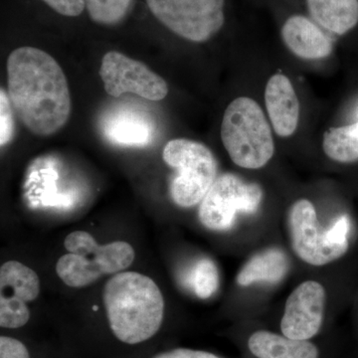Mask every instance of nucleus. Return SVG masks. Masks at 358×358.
<instances>
[{
  "mask_svg": "<svg viewBox=\"0 0 358 358\" xmlns=\"http://www.w3.org/2000/svg\"><path fill=\"white\" fill-rule=\"evenodd\" d=\"M326 308V289L315 281L299 285L289 294L281 322L284 336L308 341L319 334Z\"/></svg>",
  "mask_w": 358,
  "mask_h": 358,
  "instance_id": "9d476101",
  "label": "nucleus"
},
{
  "mask_svg": "<svg viewBox=\"0 0 358 358\" xmlns=\"http://www.w3.org/2000/svg\"><path fill=\"white\" fill-rule=\"evenodd\" d=\"M167 166L178 171L169 193L178 206L190 208L200 203L217 178V160L203 143L187 138L169 141L162 152Z\"/></svg>",
  "mask_w": 358,
  "mask_h": 358,
  "instance_id": "39448f33",
  "label": "nucleus"
},
{
  "mask_svg": "<svg viewBox=\"0 0 358 358\" xmlns=\"http://www.w3.org/2000/svg\"><path fill=\"white\" fill-rule=\"evenodd\" d=\"M6 71L11 106L28 131L49 136L67 124L72 107L69 85L50 54L18 47L7 59Z\"/></svg>",
  "mask_w": 358,
  "mask_h": 358,
  "instance_id": "f257e3e1",
  "label": "nucleus"
},
{
  "mask_svg": "<svg viewBox=\"0 0 358 358\" xmlns=\"http://www.w3.org/2000/svg\"><path fill=\"white\" fill-rule=\"evenodd\" d=\"M106 92L110 96H120L124 94H134L145 100H164L169 94L166 80L145 63L134 60L117 51L105 54L100 67Z\"/></svg>",
  "mask_w": 358,
  "mask_h": 358,
  "instance_id": "6e6552de",
  "label": "nucleus"
},
{
  "mask_svg": "<svg viewBox=\"0 0 358 358\" xmlns=\"http://www.w3.org/2000/svg\"><path fill=\"white\" fill-rule=\"evenodd\" d=\"M265 103L275 134L282 138L294 134L300 119V102L288 77L275 74L268 79Z\"/></svg>",
  "mask_w": 358,
  "mask_h": 358,
  "instance_id": "f8f14e48",
  "label": "nucleus"
},
{
  "mask_svg": "<svg viewBox=\"0 0 358 358\" xmlns=\"http://www.w3.org/2000/svg\"><path fill=\"white\" fill-rule=\"evenodd\" d=\"M14 133L13 108L8 94L0 90V145L4 147L13 140Z\"/></svg>",
  "mask_w": 358,
  "mask_h": 358,
  "instance_id": "4be33fe9",
  "label": "nucleus"
},
{
  "mask_svg": "<svg viewBox=\"0 0 358 358\" xmlns=\"http://www.w3.org/2000/svg\"><path fill=\"white\" fill-rule=\"evenodd\" d=\"M313 20L329 31L343 35L358 23V0H307Z\"/></svg>",
  "mask_w": 358,
  "mask_h": 358,
  "instance_id": "dca6fc26",
  "label": "nucleus"
},
{
  "mask_svg": "<svg viewBox=\"0 0 358 358\" xmlns=\"http://www.w3.org/2000/svg\"><path fill=\"white\" fill-rule=\"evenodd\" d=\"M30 319L27 303L0 300V326L6 329H18L25 326Z\"/></svg>",
  "mask_w": 358,
  "mask_h": 358,
  "instance_id": "412c9836",
  "label": "nucleus"
},
{
  "mask_svg": "<svg viewBox=\"0 0 358 358\" xmlns=\"http://www.w3.org/2000/svg\"><path fill=\"white\" fill-rule=\"evenodd\" d=\"M289 263L286 254L280 249H268L245 264L237 275L238 285L250 286L255 282H278L288 272Z\"/></svg>",
  "mask_w": 358,
  "mask_h": 358,
  "instance_id": "f3484780",
  "label": "nucleus"
},
{
  "mask_svg": "<svg viewBox=\"0 0 358 358\" xmlns=\"http://www.w3.org/2000/svg\"><path fill=\"white\" fill-rule=\"evenodd\" d=\"M262 199L260 185L246 182L233 173H224L216 178L200 202V222L209 230H229L238 213H256Z\"/></svg>",
  "mask_w": 358,
  "mask_h": 358,
  "instance_id": "0eeeda50",
  "label": "nucleus"
},
{
  "mask_svg": "<svg viewBox=\"0 0 358 358\" xmlns=\"http://www.w3.org/2000/svg\"><path fill=\"white\" fill-rule=\"evenodd\" d=\"M183 281L195 296L206 300L215 294L219 287L217 266L210 259H200L188 268Z\"/></svg>",
  "mask_w": 358,
  "mask_h": 358,
  "instance_id": "aec40b11",
  "label": "nucleus"
},
{
  "mask_svg": "<svg viewBox=\"0 0 358 358\" xmlns=\"http://www.w3.org/2000/svg\"><path fill=\"white\" fill-rule=\"evenodd\" d=\"M220 134L231 160L242 169H262L274 155L267 119L258 103L248 96H239L226 108Z\"/></svg>",
  "mask_w": 358,
  "mask_h": 358,
  "instance_id": "7ed1b4c3",
  "label": "nucleus"
},
{
  "mask_svg": "<svg viewBox=\"0 0 358 358\" xmlns=\"http://www.w3.org/2000/svg\"><path fill=\"white\" fill-rule=\"evenodd\" d=\"M101 129L107 141L121 147H148L154 141L155 124L145 110L121 106L103 117Z\"/></svg>",
  "mask_w": 358,
  "mask_h": 358,
  "instance_id": "9b49d317",
  "label": "nucleus"
},
{
  "mask_svg": "<svg viewBox=\"0 0 358 358\" xmlns=\"http://www.w3.org/2000/svg\"><path fill=\"white\" fill-rule=\"evenodd\" d=\"M281 33L289 50L301 59L319 60L333 51L329 37L305 16H291L282 25Z\"/></svg>",
  "mask_w": 358,
  "mask_h": 358,
  "instance_id": "ddd939ff",
  "label": "nucleus"
},
{
  "mask_svg": "<svg viewBox=\"0 0 358 358\" xmlns=\"http://www.w3.org/2000/svg\"><path fill=\"white\" fill-rule=\"evenodd\" d=\"M64 246L69 253L59 259L56 272L71 288H83L103 275L126 270L136 257L133 246L127 242L99 245L85 231H75L68 235Z\"/></svg>",
  "mask_w": 358,
  "mask_h": 358,
  "instance_id": "20e7f679",
  "label": "nucleus"
},
{
  "mask_svg": "<svg viewBox=\"0 0 358 358\" xmlns=\"http://www.w3.org/2000/svg\"><path fill=\"white\" fill-rule=\"evenodd\" d=\"M322 148L329 159L341 164L358 160V121L350 126L327 129Z\"/></svg>",
  "mask_w": 358,
  "mask_h": 358,
  "instance_id": "a211bd4d",
  "label": "nucleus"
},
{
  "mask_svg": "<svg viewBox=\"0 0 358 358\" xmlns=\"http://www.w3.org/2000/svg\"><path fill=\"white\" fill-rule=\"evenodd\" d=\"M53 13L67 18H78L86 11L85 0H39Z\"/></svg>",
  "mask_w": 358,
  "mask_h": 358,
  "instance_id": "5701e85b",
  "label": "nucleus"
},
{
  "mask_svg": "<svg viewBox=\"0 0 358 358\" xmlns=\"http://www.w3.org/2000/svg\"><path fill=\"white\" fill-rule=\"evenodd\" d=\"M154 358H220L213 353L201 352V350H188V348H178L157 355Z\"/></svg>",
  "mask_w": 358,
  "mask_h": 358,
  "instance_id": "393cba45",
  "label": "nucleus"
},
{
  "mask_svg": "<svg viewBox=\"0 0 358 358\" xmlns=\"http://www.w3.org/2000/svg\"><path fill=\"white\" fill-rule=\"evenodd\" d=\"M136 0H85L90 20L103 27L122 24L133 13Z\"/></svg>",
  "mask_w": 358,
  "mask_h": 358,
  "instance_id": "6ab92c4d",
  "label": "nucleus"
},
{
  "mask_svg": "<svg viewBox=\"0 0 358 358\" xmlns=\"http://www.w3.org/2000/svg\"><path fill=\"white\" fill-rule=\"evenodd\" d=\"M40 294L38 275L24 264L8 261L0 268V300L25 303Z\"/></svg>",
  "mask_w": 358,
  "mask_h": 358,
  "instance_id": "2eb2a0df",
  "label": "nucleus"
},
{
  "mask_svg": "<svg viewBox=\"0 0 358 358\" xmlns=\"http://www.w3.org/2000/svg\"><path fill=\"white\" fill-rule=\"evenodd\" d=\"M288 225L292 248L308 265L320 267L341 258L348 246L329 242L327 229L322 230L317 211L310 200L300 199L292 205Z\"/></svg>",
  "mask_w": 358,
  "mask_h": 358,
  "instance_id": "1a4fd4ad",
  "label": "nucleus"
},
{
  "mask_svg": "<svg viewBox=\"0 0 358 358\" xmlns=\"http://www.w3.org/2000/svg\"><path fill=\"white\" fill-rule=\"evenodd\" d=\"M103 303L110 329L122 343H143L162 327L164 296L148 275L136 272L114 275L106 284Z\"/></svg>",
  "mask_w": 358,
  "mask_h": 358,
  "instance_id": "f03ea898",
  "label": "nucleus"
},
{
  "mask_svg": "<svg viewBox=\"0 0 358 358\" xmlns=\"http://www.w3.org/2000/svg\"><path fill=\"white\" fill-rule=\"evenodd\" d=\"M248 348L257 358H319L317 346L308 341H298L268 331L250 336Z\"/></svg>",
  "mask_w": 358,
  "mask_h": 358,
  "instance_id": "4468645a",
  "label": "nucleus"
},
{
  "mask_svg": "<svg viewBox=\"0 0 358 358\" xmlns=\"http://www.w3.org/2000/svg\"><path fill=\"white\" fill-rule=\"evenodd\" d=\"M0 358H30L27 348L21 341L7 336L0 338Z\"/></svg>",
  "mask_w": 358,
  "mask_h": 358,
  "instance_id": "b1692460",
  "label": "nucleus"
},
{
  "mask_svg": "<svg viewBox=\"0 0 358 358\" xmlns=\"http://www.w3.org/2000/svg\"><path fill=\"white\" fill-rule=\"evenodd\" d=\"M148 13L173 34L195 43L213 38L225 23V0H145Z\"/></svg>",
  "mask_w": 358,
  "mask_h": 358,
  "instance_id": "423d86ee",
  "label": "nucleus"
}]
</instances>
